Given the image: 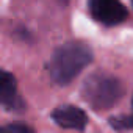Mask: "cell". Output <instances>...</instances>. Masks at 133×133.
Here are the masks:
<instances>
[{
	"mask_svg": "<svg viewBox=\"0 0 133 133\" xmlns=\"http://www.w3.org/2000/svg\"><path fill=\"white\" fill-rule=\"evenodd\" d=\"M92 50L80 41H69L59 45L49 64V72L56 85L71 83L86 66L92 61Z\"/></svg>",
	"mask_w": 133,
	"mask_h": 133,
	"instance_id": "6da1fadb",
	"label": "cell"
},
{
	"mask_svg": "<svg viewBox=\"0 0 133 133\" xmlns=\"http://www.w3.org/2000/svg\"><path fill=\"white\" fill-rule=\"evenodd\" d=\"M124 94L119 78L105 72L91 74L82 86V96L94 110H108L114 107Z\"/></svg>",
	"mask_w": 133,
	"mask_h": 133,
	"instance_id": "7a4b0ae2",
	"label": "cell"
},
{
	"mask_svg": "<svg viewBox=\"0 0 133 133\" xmlns=\"http://www.w3.org/2000/svg\"><path fill=\"white\" fill-rule=\"evenodd\" d=\"M91 16L103 25H117L128 16L127 8L117 0H91L89 2Z\"/></svg>",
	"mask_w": 133,
	"mask_h": 133,
	"instance_id": "3957f363",
	"label": "cell"
},
{
	"mask_svg": "<svg viewBox=\"0 0 133 133\" xmlns=\"http://www.w3.org/2000/svg\"><path fill=\"white\" fill-rule=\"evenodd\" d=\"M0 105L11 111H22L25 108V103L17 92L16 77L3 69H0Z\"/></svg>",
	"mask_w": 133,
	"mask_h": 133,
	"instance_id": "277c9868",
	"label": "cell"
},
{
	"mask_svg": "<svg viewBox=\"0 0 133 133\" xmlns=\"http://www.w3.org/2000/svg\"><path fill=\"white\" fill-rule=\"evenodd\" d=\"M52 119L56 125L71 130H83L88 124L86 113L75 105H61L52 111Z\"/></svg>",
	"mask_w": 133,
	"mask_h": 133,
	"instance_id": "5b68a950",
	"label": "cell"
},
{
	"mask_svg": "<svg viewBox=\"0 0 133 133\" xmlns=\"http://www.w3.org/2000/svg\"><path fill=\"white\" fill-rule=\"evenodd\" d=\"M110 125L114 130L124 131V130H133V114H124V116H114L110 117Z\"/></svg>",
	"mask_w": 133,
	"mask_h": 133,
	"instance_id": "8992f818",
	"label": "cell"
},
{
	"mask_svg": "<svg viewBox=\"0 0 133 133\" xmlns=\"http://www.w3.org/2000/svg\"><path fill=\"white\" fill-rule=\"evenodd\" d=\"M2 130H3V133H35V130L24 122H11V124L2 127Z\"/></svg>",
	"mask_w": 133,
	"mask_h": 133,
	"instance_id": "52a82bcc",
	"label": "cell"
},
{
	"mask_svg": "<svg viewBox=\"0 0 133 133\" xmlns=\"http://www.w3.org/2000/svg\"><path fill=\"white\" fill-rule=\"evenodd\" d=\"M0 133H3V130H2V127H0Z\"/></svg>",
	"mask_w": 133,
	"mask_h": 133,
	"instance_id": "ba28073f",
	"label": "cell"
},
{
	"mask_svg": "<svg viewBox=\"0 0 133 133\" xmlns=\"http://www.w3.org/2000/svg\"><path fill=\"white\" fill-rule=\"evenodd\" d=\"M131 105H133V99H131Z\"/></svg>",
	"mask_w": 133,
	"mask_h": 133,
	"instance_id": "9c48e42d",
	"label": "cell"
}]
</instances>
